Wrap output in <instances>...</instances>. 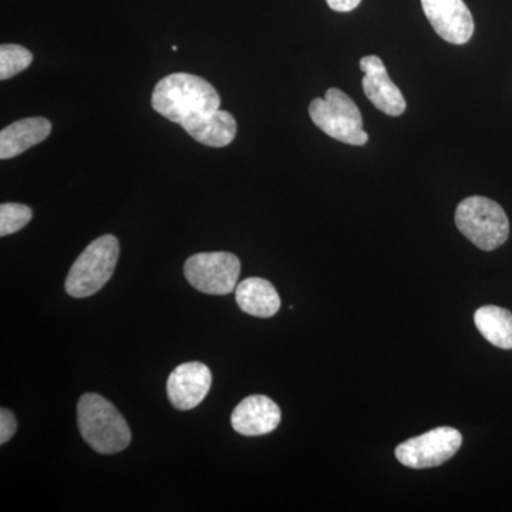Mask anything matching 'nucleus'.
<instances>
[{
	"instance_id": "nucleus-1",
	"label": "nucleus",
	"mask_w": 512,
	"mask_h": 512,
	"mask_svg": "<svg viewBox=\"0 0 512 512\" xmlns=\"http://www.w3.org/2000/svg\"><path fill=\"white\" fill-rule=\"evenodd\" d=\"M153 109L165 119L180 124L204 146L227 147L237 136V121L221 110V97L215 87L200 76L174 73L154 87Z\"/></svg>"
},
{
	"instance_id": "nucleus-2",
	"label": "nucleus",
	"mask_w": 512,
	"mask_h": 512,
	"mask_svg": "<svg viewBox=\"0 0 512 512\" xmlns=\"http://www.w3.org/2000/svg\"><path fill=\"white\" fill-rule=\"evenodd\" d=\"M77 424L83 440L100 454L126 450L131 431L113 403L96 393H86L77 404Z\"/></svg>"
},
{
	"instance_id": "nucleus-3",
	"label": "nucleus",
	"mask_w": 512,
	"mask_h": 512,
	"mask_svg": "<svg viewBox=\"0 0 512 512\" xmlns=\"http://www.w3.org/2000/svg\"><path fill=\"white\" fill-rule=\"evenodd\" d=\"M120 244L114 235L94 239L74 261L66 278V292L73 298H89L110 281L117 262Z\"/></svg>"
},
{
	"instance_id": "nucleus-4",
	"label": "nucleus",
	"mask_w": 512,
	"mask_h": 512,
	"mask_svg": "<svg viewBox=\"0 0 512 512\" xmlns=\"http://www.w3.org/2000/svg\"><path fill=\"white\" fill-rule=\"evenodd\" d=\"M458 231L483 251H494L507 241L510 221L500 204L485 197H468L456 210Z\"/></svg>"
},
{
	"instance_id": "nucleus-5",
	"label": "nucleus",
	"mask_w": 512,
	"mask_h": 512,
	"mask_svg": "<svg viewBox=\"0 0 512 512\" xmlns=\"http://www.w3.org/2000/svg\"><path fill=\"white\" fill-rule=\"evenodd\" d=\"M309 114L329 137L350 146H365L369 134L363 130V119L355 101L340 89H329L325 99H315L309 106Z\"/></svg>"
},
{
	"instance_id": "nucleus-6",
	"label": "nucleus",
	"mask_w": 512,
	"mask_h": 512,
	"mask_svg": "<svg viewBox=\"0 0 512 512\" xmlns=\"http://www.w3.org/2000/svg\"><path fill=\"white\" fill-rule=\"evenodd\" d=\"M241 261L229 252H202L190 256L184 265L187 281L208 295H228L237 289Z\"/></svg>"
},
{
	"instance_id": "nucleus-7",
	"label": "nucleus",
	"mask_w": 512,
	"mask_h": 512,
	"mask_svg": "<svg viewBox=\"0 0 512 512\" xmlns=\"http://www.w3.org/2000/svg\"><path fill=\"white\" fill-rule=\"evenodd\" d=\"M461 444L460 431L453 427H437L397 446L396 457L403 466L417 470L437 467L456 456Z\"/></svg>"
},
{
	"instance_id": "nucleus-8",
	"label": "nucleus",
	"mask_w": 512,
	"mask_h": 512,
	"mask_svg": "<svg viewBox=\"0 0 512 512\" xmlns=\"http://www.w3.org/2000/svg\"><path fill=\"white\" fill-rule=\"evenodd\" d=\"M437 35L451 45H464L474 35V19L463 0H421Z\"/></svg>"
},
{
	"instance_id": "nucleus-9",
	"label": "nucleus",
	"mask_w": 512,
	"mask_h": 512,
	"mask_svg": "<svg viewBox=\"0 0 512 512\" xmlns=\"http://www.w3.org/2000/svg\"><path fill=\"white\" fill-rule=\"evenodd\" d=\"M212 386L210 367L201 362L183 363L175 367L167 380V396L181 412L195 409L207 397Z\"/></svg>"
},
{
	"instance_id": "nucleus-10",
	"label": "nucleus",
	"mask_w": 512,
	"mask_h": 512,
	"mask_svg": "<svg viewBox=\"0 0 512 512\" xmlns=\"http://www.w3.org/2000/svg\"><path fill=\"white\" fill-rule=\"evenodd\" d=\"M360 70L365 73L362 80L363 90L373 106L387 116H402L407 107L406 99L399 87L390 80L383 60L377 56L363 57L360 60Z\"/></svg>"
},
{
	"instance_id": "nucleus-11",
	"label": "nucleus",
	"mask_w": 512,
	"mask_h": 512,
	"mask_svg": "<svg viewBox=\"0 0 512 512\" xmlns=\"http://www.w3.org/2000/svg\"><path fill=\"white\" fill-rule=\"evenodd\" d=\"M282 413L278 404L262 394H254L235 407L231 424L237 433L247 437L265 436L281 424Z\"/></svg>"
},
{
	"instance_id": "nucleus-12",
	"label": "nucleus",
	"mask_w": 512,
	"mask_h": 512,
	"mask_svg": "<svg viewBox=\"0 0 512 512\" xmlns=\"http://www.w3.org/2000/svg\"><path fill=\"white\" fill-rule=\"evenodd\" d=\"M52 133V123L45 117L16 121L0 131V158L10 160L43 143Z\"/></svg>"
},
{
	"instance_id": "nucleus-13",
	"label": "nucleus",
	"mask_w": 512,
	"mask_h": 512,
	"mask_svg": "<svg viewBox=\"0 0 512 512\" xmlns=\"http://www.w3.org/2000/svg\"><path fill=\"white\" fill-rule=\"evenodd\" d=\"M239 309L256 318H272L281 308V298L271 282L248 278L235 289Z\"/></svg>"
},
{
	"instance_id": "nucleus-14",
	"label": "nucleus",
	"mask_w": 512,
	"mask_h": 512,
	"mask_svg": "<svg viewBox=\"0 0 512 512\" xmlns=\"http://www.w3.org/2000/svg\"><path fill=\"white\" fill-rule=\"evenodd\" d=\"M478 332L495 348L512 349V313L500 306H481L474 313Z\"/></svg>"
},
{
	"instance_id": "nucleus-15",
	"label": "nucleus",
	"mask_w": 512,
	"mask_h": 512,
	"mask_svg": "<svg viewBox=\"0 0 512 512\" xmlns=\"http://www.w3.org/2000/svg\"><path fill=\"white\" fill-rule=\"evenodd\" d=\"M33 62L32 53L19 45L0 46V80H9L28 69Z\"/></svg>"
},
{
	"instance_id": "nucleus-16",
	"label": "nucleus",
	"mask_w": 512,
	"mask_h": 512,
	"mask_svg": "<svg viewBox=\"0 0 512 512\" xmlns=\"http://www.w3.org/2000/svg\"><path fill=\"white\" fill-rule=\"evenodd\" d=\"M33 212L28 205L5 202L0 205V235L15 234L32 221Z\"/></svg>"
},
{
	"instance_id": "nucleus-17",
	"label": "nucleus",
	"mask_w": 512,
	"mask_h": 512,
	"mask_svg": "<svg viewBox=\"0 0 512 512\" xmlns=\"http://www.w3.org/2000/svg\"><path fill=\"white\" fill-rule=\"evenodd\" d=\"M18 430V421L15 414L2 407L0 410V443L6 444Z\"/></svg>"
},
{
	"instance_id": "nucleus-18",
	"label": "nucleus",
	"mask_w": 512,
	"mask_h": 512,
	"mask_svg": "<svg viewBox=\"0 0 512 512\" xmlns=\"http://www.w3.org/2000/svg\"><path fill=\"white\" fill-rule=\"evenodd\" d=\"M362 0H326L329 8L335 12L348 13L355 10Z\"/></svg>"
}]
</instances>
